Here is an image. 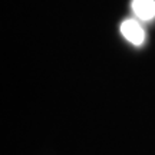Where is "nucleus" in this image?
<instances>
[{"instance_id": "1", "label": "nucleus", "mask_w": 155, "mask_h": 155, "mask_svg": "<svg viewBox=\"0 0 155 155\" xmlns=\"http://www.w3.org/2000/svg\"><path fill=\"white\" fill-rule=\"evenodd\" d=\"M121 33L129 43L141 46L145 42V30L137 19H127L121 23Z\"/></svg>"}, {"instance_id": "2", "label": "nucleus", "mask_w": 155, "mask_h": 155, "mask_svg": "<svg viewBox=\"0 0 155 155\" xmlns=\"http://www.w3.org/2000/svg\"><path fill=\"white\" fill-rule=\"evenodd\" d=\"M131 6L139 20L150 22L155 17V0H132Z\"/></svg>"}]
</instances>
